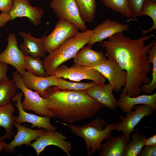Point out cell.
<instances>
[{"instance_id":"obj_16","label":"cell","mask_w":156,"mask_h":156,"mask_svg":"<svg viewBox=\"0 0 156 156\" xmlns=\"http://www.w3.org/2000/svg\"><path fill=\"white\" fill-rule=\"evenodd\" d=\"M14 125L17 129V132L14 140L7 144L4 149L6 154L12 153L15 148L23 144L29 145L31 142L40 137L47 130L44 129L37 130L32 129L23 126L15 122Z\"/></svg>"},{"instance_id":"obj_32","label":"cell","mask_w":156,"mask_h":156,"mask_svg":"<svg viewBox=\"0 0 156 156\" xmlns=\"http://www.w3.org/2000/svg\"><path fill=\"white\" fill-rule=\"evenodd\" d=\"M146 0H128L131 17L135 18L140 16V13Z\"/></svg>"},{"instance_id":"obj_37","label":"cell","mask_w":156,"mask_h":156,"mask_svg":"<svg viewBox=\"0 0 156 156\" xmlns=\"http://www.w3.org/2000/svg\"><path fill=\"white\" fill-rule=\"evenodd\" d=\"M156 145V134L146 138L145 141L144 146Z\"/></svg>"},{"instance_id":"obj_22","label":"cell","mask_w":156,"mask_h":156,"mask_svg":"<svg viewBox=\"0 0 156 156\" xmlns=\"http://www.w3.org/2000/svg\"><path fill=\"white\" fill-rule=\"evenodd\" d=\"M106 139L99 151V156H124L128 142L124 134L119 137L110 135Z\"/></svg>"},{"instance_id":"obj_4","label":"cell","mask_w":156,"mask_h":156,"mask_svg":"<svg viewBox=\"0 0 156 156\" xmlns=\"http://www.w3.org/2000/svg\"><path fill=\"white\" fill-rule=\"evenodd\" d=\"M93 33V30L88 29L81 32H78L74 36L66 40L56 49L49 53L43 61L47 75H52L60 66L73 58L77 53L88 44Z\"/></svg>"},{"instance_id":"obj_38","label":"cell","mask_w":156,"mask_h":156,"mask_svg":"<svg viewBox=\"0 0 156 156\" xmlns=\"http://www.w3.org/2000/svg\"><path fill=\"white\" fill-rule=\"evenodd\" d=\"M4 140L0 137V153L2 150L5 149L7 144Z\"/></svg>"},{"instance_id":"obj_33","label":"cell","mask_w":156,"mask_h":156,"mask_svg":"<svg viewBox=\"0 0 156 156\" xmlns=\"http://www.w3.org/2000/svg\"><path fill=\"white\" fill-rule=\"evenodd\" d=\"M138 156H156V145L145 146Z\"/></svg>"},{"instance_id":"obj_19","label":"cell","mask_w":156,"mask_h":156,"mask_svg":"<svg viewBox=\"0 0 156 156\" xmlns=\"http://www.w3.org/2000/svg\"><path fill=\"white\" fill-rule=\"evenodd\" d=\"M92 46L84 47L73 58V66L91 68L100 64L107 60L102 51L97 52L92 49Z\"/></svg>"},{"instance_id":"obj_34","label":"cell","mask_w":156,"mask_h":156,"mask_svg":"<svg viewBox=\"0 0 156 156\" xmlns=\"http://www.w3.org/2000/svg\"><path fill=\"white\" fill-rule=\"evenodd\" d=\"M13 4V0H0V10L9 13Z\"/></svg>"},{"instance_id":"obj_7","label":"cell","mask_w":156,"mask_h":156,"mask_svg":"<svg viewBox=\"0 0 156 156\" xmlns=\"http://www.w3.org/2000/svg\"><path fill=\"white\" fill-rule=\"evenodd\" d=\"M78 30L73 24L65 19H60L53 31L44 39L43 45L45 51L49 53L54 51L67 39L75 35Z\"/></svg>"},{"instance_id":"obj_24","label":"cell","mask_w":156,"mask_h":156,"mask_svg":"<svg viewBox=\"0 0 156 156\" xmlns=\"http://www.w3.org/2000/svg\"><path fill=\"white\" fill-rule=\"evenodd\" d=\"M80 16L85 23H91L95 17L96 9V0H75Z\"/></svg>"},{"instance_id":"obj_3","label":"cell","mask_w":156,"mask_h":156,"mask_svg":"<svg viewBox=\"0 0 156 156\" xmlns=\"http://www.w3.org/2000/svg\"><path fill=\"white\" fill-rule=\"evenodd\" d=\"M77 136L82 138L86 145L87 155L91 156L101 148V142L111 135L112 131L119 121L108 124L103 119L96 117L88 124L76 126L74 125L62 122Z\"/></svg>"},{"instance_id":"obj_30","label":"cell","mask_w":156,"mask_h":156,"mask_svg":"<svg viewBox=\"0 0 156 156\" xmlns=\"http://www.w3.org/2000/svg\"><path fill=\"white\" fill-rule=\"evenodd\" d=\"M146 15L152 19L153 24L152 27L148 30L141 29L143 35L150 32L156 29V3L150 0H146L140 13L141 16Z\"/></svg>"},{"instance_id":"obj_39","label":"cell","mask_w":156,"mask_h":156,"mask_svg":"<svg viewBox=\"0 0 156 156\" xmlns=\"http://www.w3.org/2000/svg\"><path fill=\"white\" fill-rule=\"evenodd\" d=\"M151 1L156 3V0H150Z\"/></svg>"},{"instance_id":"obj_21","label":"cell","mask_w":156,"mask_h":156,"mask_svg":"<svg viewBox=\"0 0 156 156\" xmlns=\"http://www.w3.org/2000/svg\"><path fill=\"white\" fill-rule=\"evenodd\" d=\"M118 106L124 113L135 108L136 105L143 104L156 110V93L149 95H142L131 97L126 94L120 96L118 101Z\"/></svg>"},{"instance_id":"obj_36","label":"cell","mask_w":156,"mask_h":156,"mask_svg":"<svg viewBox=\"0 0 156 156\" xmlns=\"http://www.w3.org/2000/svg\"><path fill=\"white\" fill-rule=\"evenodd\" d=\"M11 20L9 13L2 12L0 14V28L4 26Z\"/></svg>"},{"instance_id":"obj_15","label":"cell","mask_w":156,"mask_h":156,"mask_svg":"<svg viewBox=\"0 0 156 156\" xmlns=\"http://www.w3.org/2000/svg\"><path fill=\"white\" fill-rule=\"evenodd\" d=\"M129 30V26L127 24L110 19H107L95 27L93 30V34L87 44L92 46L96 43L101 42L104 39L115 34Z\"/></svg>"},{"instance_id":"obj_28","label":"cell","mask_w":156,"mask_h":156,"mask_svg":"<svg viewBox=\"0 0 156 156\" xmlns=\"http://www.w3.org/2000/svg\"><path fill=\"white\" fill-rule=\"evenodd\" d=\"M148 54V60L153 64L152 78L149 83L143 84L141 88L143 92L151 94L156 89V43L151 47Z\"/></svg>"},{"instance_id":"obj_6","label":"cell","mask_w":156,"mask_h":156,"mask_svg":"<svg viewBox=\"0 0 156 156\" xmlns=\"http://www.w3.org/2000/svg\"><path fill=\"white\" fill-rule=\"evenodd\" d=\"M52 75L75 81L85 79L90 80L98 85L105 84L107 79L101 73L94 68L83 66L69 67L63 64L57 68Z\"/></svg>"},{"instance_id":"obj_35","label":"cell","mask_w":156,"mask_h":156,"mask_svg":"<svg viewBox=\"0 0 156 156\" xmlns=\"http://www.w3.org/2000/svg\"><path fill=\"white\" fill-rule=\"evenodd\" d=\"M8 64L0 62V80L5 81L10 80L8 78L7 73L9 68Z\"/></svg>"},{"instance_id":"obj_8","label":"cell","mask_w":156,"mask_h":156,"mask_svg":"<svg viewBox=\"0 0 156 156\" xmlns=\"http://www.w3.org/2000/svg\"><path fill=\"white\" fill-rule=\"evenodd\" d=\"M56 16L75 25L82 31L87 27L80 16L79 10L75 0H52L49 3Z\"/></svg>"},{"instance_id":"obj_2","label":"cell","mask_w":156,"mask_h":156,"mask_svg":"<svg viewBox=\"0 0 156 156\" xmlns=\"http://www.w3.org/2000/svg\"><path fill=\"white\" fill-rule=\"evenodd\" d=\"M54 117L70 124L94 116L105 106L85 90H59L55 86L47 88L42 96Z\"/></svg>"},{"instance_id":"obj_23","label":"cell","mask_w":156,"mask_h":156,"mask_svg":"<svg viewBox=\"0 0 156 156\" xmlns=\"http://www.w3.org/2000/svg\"><path fill=\"white\" fill-rule=\"evenodd\" d=\"M15 110V108L12 103L0 106V127L6 131L5 134L1 137L4 140L11 139L14 135L12 130L16 117L13 115Z\"/></svg>"},{"instance_id":"obj_9","label":"cell","mask_w":156,"mask_h":156,"mask_svg":"<svg viewBox=\"0 0 156 156\" xmlns=\"http://www.w3.org/2000/svg\"><path fill=\"white\" fill-rule=\"evenodd\" d=\"M134 111L132 110L127 112L125 117L122 115L119 117L120 121L114 128L118 132H121L125 136L128 142L132 132L139 128L134 129L142 118L146 116L149 117L154 113L155 111L143 104L136 106Z\"/></svg>"},{"instance_id":"obj_27","label":"cell","mask_w":156,"mask_h":156,"mask_svg":"<svg viewBox=\"0 0 156 156\" xmlns=\"http://www.w3.org/2000/svg\"><path fill=\"white\" fill-rule=\"evenodd\" d=\"M24 68L26 70L38 76H49L45 71L43 62L39 57L24 55Z\"/></svg>"},{"instance_id":"obj_29","label":"cell","mask_w":156,"mask_h":156,"mask_svg":"<svg viewBox=\"0 0 156 156\" xmlns=\"http://www.w3.org/2000/svg\"><path fill=\"white\" fill-rule=\"evenodd\" d=\"M103 4L115 12L128 18L131 17L128 0H100Z\"/></svg>"},{"instance_id":"obj_20","label":"cell","mask_w":156,"mask_h":156,"mask_svg":"<svg viewBox=\"0 0 156 156\" xmlns=\"http://www.w3.org/2000/svg\"><path fill=\"white\" fill-rule=\"evenodd\" d=\"M90 96L110 109L118 107V101L114 96L113 87L109 84H96L85 90Z\"/></svg>"},{"instance_id":"obj_25","label":"cell","mask_w":156,"mask_h":156,"mask_svg":"<svg viewBox=\"0 0 156 156\" xmlns=\"http://www.w3.org/2000/svg\"><path fill=\"white\" fill-rule=\"evenodd\" d=\"M147 137L142 133L136 132L132 133L131 141L126 146L124 156H137L144 146L145 141Z\"/></svg>"},{"instance_id":"obj_17","label":"cell","mask_w":156,"mask_h":156,"mask_svg":"<svg viewBox=\"0 0 156 156\" xmlns=\"http://www.w3.org/2000/svg\"><path fill=\"white\" fill-rule=\"evenodd\" d=\"M20 74L25 86L29 89L34 90L41 96L47 88L51 86H56L58 84V77L54 75L40 77L25 69Z\"/></svg>"},{"instance_id":"obj_18","label":"cell","mask_w":156,"mask_h":156,"mask_svg":"<svg viewBox=\"0 0 156 156\" xmlns=\"http://www.w3.org/2000/svg\"><path fill=\"white\" fill-rule=\"evenodd\" d=\"M46 32L40 38H35L30 33L19 31L18 34L23 39V42L18 48L25 56L29 55L33 57L44 58L46 56L43 45V41L45 37Z\"/></svg>"},{"instance_id":"obj_26","label":"cell","mask_w":156,"mask_h":156,"mask_svg":"<svg viewBox=\"0 0 156 156\" xmlns=\"http://www.w3.org/2000/svg\"><path fill=\"white\" fill-rule=\"evenodd\" d=\"M18 89L13 79L8 81L0 80V106L11 103V98Z\"/></svg>"},{"instance_id":"obj_12","label":"cell","mask_w":156,"mask_h":156,"mask_svg":"<svg viewBox=\"0 0 156 156\" xmlns=\"http://www.w3.org/2000/svg\"><path fill=\"white\" fill-rule=\"evenodd\" d=\"M22 92L18 91L11 98V101L17 108L19 114L16 117L15 122L21 124L23 122H28L32 124L31 128L37 127L39 129L43 128L47 130L56 131V127L50 122L51 117L49 116H40L26 112L23 109L21 104V100L23 95Z\"/></svg>"},{"instance_id":"obj_1","label":"cell","mask_w":156,"mask_h":156,"mask_svg":"<svg viewBox=\"0 0 156 156\" xmlns=\"http://www.w3.org/2000/svg\"><path fill=\"white\" fill-rule=\"evenodd\" d=\"M154 36L153 34L144 35L132 40L122 32L119 33L99 45L105 48L106 57L114 60L127 73L126 84L120 96L126 94L129 97L138 96L143 83L148 84L151 81L148 74L151 68L147 54L156 40H153L147 45L145 41Z\"/></svg>"},{"instance_id":"obj_13","label":"cell","mask_w":156,"mask_h":156,"mask_svg":"<svg viewBox=\"0 0 156 156\" xmlns=\"http://www.w3.org/2000/svg\"><path fill=\"white\" fill-rule=\"evenodd\" d=\"M8 13L11 20L26 17L36 27L40 24L44 11L41 8L32 6L29 0H13L12 7Z\"/></svg>"},{"instance_id":"obj_31","label":"cell","mask_w":156,"mask_h":156,"mask_svg":"<svg viewBox=\"0 0 156 156\" xmlns=\"http://www.w3.org/2000/svg\"><path fill=\"white\" fill-rule=\"evenodd\" d=\"M96 84L94 81L86 83H75L66 81L61 77H58V84L55 86L59 90H84Z\"/></svg>"},{"instance_id":"obj_5","label":"cell","mask_w":156,"mask_h":156,"mask_svg":"<svg viewBox=\"0 0 156 156\" xmlns=\"http://www.w3.org/2000/svg\"><path fill=\"white\" fill-rule=\"evenodd\" d=\"M12 77L18 88L21 90L24 95V98L21 101V104L25 110L33 111L39 116L54 117L53 114L48 109L45 99L36 92L32 91L25 86L18 71H14Z\"/></svg>"},{"instance_id":"obj_11","label":"cell","mask_w":156,"mask_h":156,"mask_svg":"<svg viewBox=\"0 0 156 156\" xmlns=\"http://www.w3.org/2000/svg\"><path fill=\"white\" fill-rule=\"evenodd\" d=\"M67 137L56 131L46 130L41 135L31 143L29 146L35 151L37 156L45 149L47 146L53 145L63 150L68 155L70 156L72 149L70 141H66Z\"/></svg>"},{"instance_id":"obj_14","label":"cell","mask_w":156,"mask_h":156,"mask_svg":"<svg viewBox=\"0 0 156 156\" xmlns=\"http://www.w3.org/2000/svg\"><path fill=\"white\" fill-rule=\"evenodd\" d=\"M7 40V47L0 53V62L12 65L20 74L25 70L24 55L18 46V42L14 34H10Z\"/></svg>"},{"instance_id":"obj_10","label":"cell","mask_w":156,"mask_h":156,"mask_svg":"<svg viewBox=\"0 0 156 156\" xmlns=\"http://www.w3.org/2000/svg\"><path fill=\"white\" fill-rule=\"evenodd\" d=\"M91 68L98 71L108 80L114 92L119 91L125 86L127 73L114 60L108 58L103 63Z\"/></svg>"}]
</instances>
